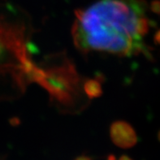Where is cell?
<instances>
[{
	"instance_id": "1",
	"label": "cell",
	"mask_w": 160,
	"mask_h": 160,
	"mask_svg": "<svg viewBox=\"0 0 160 160\" xmlns=\"http://www.w3.org/2000/svg\"><path fill=\"white\" fill-rule=\"evenodd\" d=\"M75 15L73 42L84 55L98 51L130 56L146 51L137 32L138 20L145 16L143 0H101Z\"/></svg>"
},
{
	"instance_id": "2",
	"label": "cell",
	"mask_w": 160,
	"mask_h": 160,
	"mask_svg": "<svg viewBox=\"0 0 160 160\" xmlns=\"http://www.w3.org/2000/svg\"><path fill=\"white\" fill-rule=\"evenodd\" d=\"M26 27L0 16V80L8 78L20 95L28 85L23 71L30 59L27 50Z\"/></svg>"
},
{
	"instance_id": "3",
	"label": "cell",
	"mask_w": 160,
	"mask_h": 160,
	"mask_svg": "<svg viewBox=\"0 0 160 160\" xmlns=\"http://www.w3.org/2000/svg\"><path fill=\"white\" fill-rule=\"evenodd\" d=\"M54 63L42 68L44 77L38 83L49 93L51 102L66 112L76 109L81 98V79L75 64L64 55L53 56Z\"/></svg>"
},
{
	"instance_id": "4",
	"label": "cell",
	"mask_w": 160,
	"mask_h": 160,
	"mask_svg": "<svg viewBox=\"0 0 160 160\" xmlns=\"http://www.w3.org/2000/svg\"><path fill=\"white\" fill-rule=\"evenodd\" d=\"M110 137L116 146L122 149H128L138 142V136L131 124L124 120L113 122L110 127Z\"/></svg>"
},
{
	"instance_id": "5",
	"label": "cell",
	"mask_w": 160,
	"mask_h": 160,
	"mask_svg": "<svg viewBox=\"0 0 160 160\" xmlns=\"http://www.w3.org/2000/svg\"><path fill=\"white\" fill-rule=\"evenodd\" d=\"M82 88L84 89L85 95L89 99L97 98L102 95V88L101 85V81L98 78L96 79H86L83 82Z\"/></svg>"
},
{
	"instance_id": "6",
	"label": "cell",
	"mask_w": 160,
	"mask_h": 160,
	"mask_svg": "<svg viewBox=\"0 0 160 160\" xmlns=\"http://www.w3.org/2000/svg\"><path fill=\"white\" fill-rule=\"evenodd\" d=\"M150 9L153 12L160 15V1H154L150 5Z\"/></svg>"
},
{
	"instance_id": "7",
	"label": "cell",
	"mask_w": 160,
	"mask_h": 160,
	"mask_svg": "<svg viewBox=\"0 0 160 160\" xmlns=\"http://www.w3.org/2000/svg\"><path fill=\"white\" fill-rule=\"evenodd\" d=\"M154 42L156 43V44H159L160 45V29L159 30L155 32V34H154Z\"/></svg>"
},
{
	"instance_id": "8",
	"label": "cell",
	"mask_w": 160,
	"mask_h": 160,
	"mask_svg": "<svg viewBox=\"0 0 160 160\" xmlns=\"http://www.w3.org/2000/svg\"><path fill=\"white\" fill-rule=\"evenodd\" d=\"M74 160H93V159H92V158H90L89 156H87V155H81V156L77 157Z\"/></svg>"
},
{
	"instance_id": "9",
	"label": "cell",
	"mask_w": 160,
	"mask_h": 160,
	"mask_svg": "<svg viewBox=\"0 0 160 160\" xmlns=\"http://www.w3.org/2000/svg\"><path fill=\"white\" fill-rule=\"evenodd\" d=\"M119 160H133V159L130 158V157H128V155H125V154H124V155H122V156L120 157Z\"/></svg>"
},
{
	"instance_id": "10",
	"label": "cell",
	"mask_w": 160,
	"mask_h": 160,
	"mask_svg": "<svg viewBox=\"0 0 160 160\" xmlns=\"http://www.w3.org/2000/svg\"><path fill=\"white\" fill-rule=\"evenodd\" d=\"M108 160H116V157L112 154V155H110V156L108 157Z\"/></svg>"
},
{
	"instance_id": "11",
	"label": "cell",
	"mask_w": 160,
	"mask_h": 160,
	"mask_svg": "<svg viewBox=\"0 0 160 160\" xmlns=\"http://www.w3.org/2000/svg\"><path fill=\"white\" fill-rule=\"evenodd\" d=\"M158 140L160 141V131H159V132H158Z\"/></svg>"
}]
</instances>
